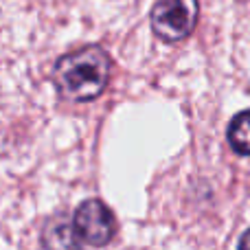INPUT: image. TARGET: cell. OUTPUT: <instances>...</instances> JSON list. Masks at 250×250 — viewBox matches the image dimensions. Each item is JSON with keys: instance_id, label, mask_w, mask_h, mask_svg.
<instances>
[{"instance_id": "1", "label": "cell", "mask_w": 250, "mask_h": 250, "mask_svg": "<svg viewBox=\"0 0 250 250\" xmlns=\"http://www.w3.org/2000/svg\"><path fill=\"white\" fill-rule=\"evenodd\" d=\"M53 79L66 99L92 101L108 86L110 57L99 46L79 48L57 60Z\"/></svg>"}, {"instance_id": "2", "label": "cell", "mask_w": 250, "mask_h": 250, "mask_svg": "<svg viewBox=\"0 0 250 250\" xmlns=\"http://www.w3.org/2000/svg\"><path fill=\"white\" fill-rule=\"evenodd\" d=\"M198 0H158L151 9V29L165 42H180L198 24Z\"/></svg>"}, {"instance_id": "3", "label": "cell", "mask_w": 250, "mask_h": 250, "mask_svg": "<svg viewBox=\"0 0 250 250\" xmlns=\"http://www.w3.org/2000/svg\"><path fill=\"white\" fill-rule=\"evenodd\" d=\"M75 230L90 246H105L114 235V215L101 200H88L75 213Z\"/></svg>"}, {"instance_id": "4", "label": "cell", "mask_w": 250, "mask_h": 250, "mask_svg": "<svg viewBox=\"0 0 250 250\" xmlns=\"http://www.w3.org/2000/svg\"><path fill=\"white\" fill-rule=\"evenodd\" d=\"M75 230V224H70L66 217H55L46 224L42 235L44 250H82V242Z\"/></svg>"}, {"instance_id": "5", "label": "cell", "mask_w": 250, "mask_h": 250, "mask_svg": "<svg viewBox=\"0 0 250 250\" xmlns=\"http://www.w3.org/2000/svg\"><path fill=\"white\" fill-rule=\"evenodd\" d=\"M229 143L237 154H250V110H244L229 125Z\"/></svg>"}, {"instance_id": "6", "label": "cell", "mask_w": 250, "mask_h": 250, "mask_svg": "<svg viewBox=\"0 0 250 250\" xmlns=\"http://www.w3.org/2000/svg\"><path fill=\"white\" fill-rule=\"evenodd\" d=\"M239 250H250V229L244 233L242 242H239Z\"/></svg>"}]
</instances>
